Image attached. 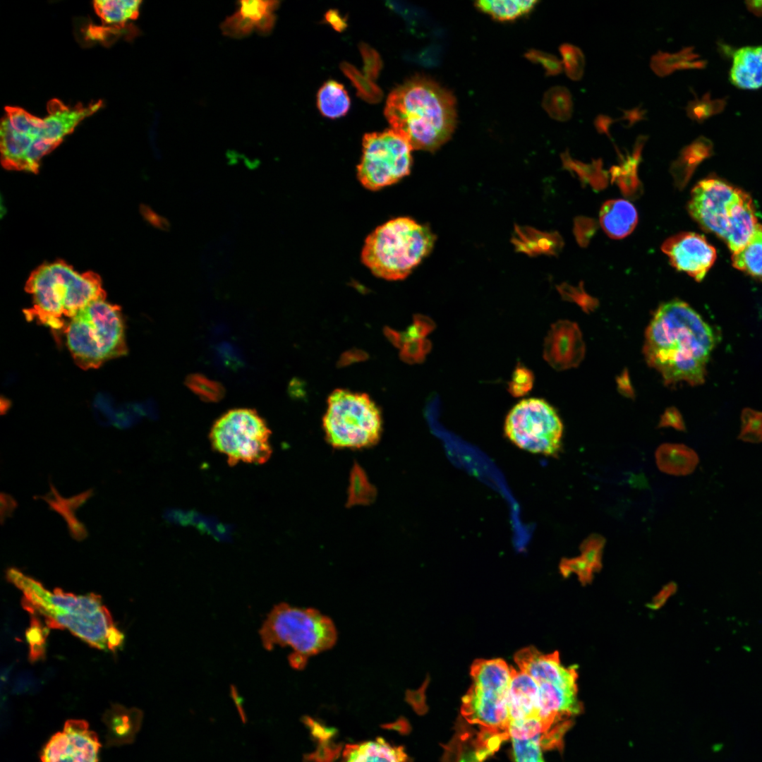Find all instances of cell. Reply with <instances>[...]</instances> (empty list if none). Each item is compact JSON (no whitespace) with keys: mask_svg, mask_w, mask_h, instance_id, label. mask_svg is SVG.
<instances>
[{"mask_svg":"<svg viewBox=\"0 0 762 762\" xmlns=\"http://www.w3.org/2000/svg\"><path fill=\"white\" fill-rule=\"evenodd\" d=\"M186 385L204 401L217 402L225 395V389L222 384L200 373L188 375Z\"/></svg>","mask_w":762,"mask_h":762,"instance_id":"d6a6232c","label":"cell"},{"mask_svg":"<svg viewBox=\"0 0 762 762\" xmlns=\"http://www.w3.org/2000/svg\"><path fill=\"white\" fill-rule=\"evenodd\" d=\"M605 538L598 533H592L581 543V557L591 569L598 572L602 567V555L605 546Z\"/></svg>","mask_w":762,"mask_h":762,"instance_id":"f35d334b","label":"cell"},{"mask_svg":"<svg viewBox=\"0 0 762 762\" xmlns=\"http://www.w3.org/2000/svg\"><path fill=\"white\" fill-rule=\"evenodd\" d=\"M101 744L84 720H67L43 747L40 762H98Z\"/></svg>","mask_w":762,"mask_h":762,"instance_id":"4fadbf2b","label":"cell"},{"mask_svg":"<svg viewBox=\"0 0 762 762\" xmlns=\"http://www.w3.org/2000/svg\"><path fill=\"white\" fill-rule=\"evenodd\" d=\"M461 739L460 742L461 746H459L461 751L457 750V748L454 746L457 751L456 752L458 754L455 757L452 756L454 762H483L487 757L493 754L483 741L480 740L478 734L475 737L474 740H471L472 736L471 735L468 746H465V744H462L461 737Z\"/></svg>","mask_w":762,"mask_h":762,"instance_id":"60d3db41","label":"cell"},{"mask_svg":"<svg viewBox=\"0 0 762 762\" xmlns=\"http://www.w3.org/2000/svg\"><path fill=\"white\" fill-rule=\"evenodd\" d=\"M562 63L567 77L574 81L582 78L585 69V56L582 50L572 44L564 43L559 47Z\"/></svg>","mask_w":762,"mask_h":762,"instance_id":"e575fe53","label":"cell"},{"mask_svg":"<svg viewBox=\"0 0 762 762\" xmlns=\"http://www.w3.org/2000/svg\"><path fill=\"white\" fill-rule=\"evenodd\" d=\"M224 35L233 38H242L250 35L255 28V22L244 16L239 11L227 17L221 24Z\"/></svg>","mask_w":762,"mask_h":762,"instance_id":"b9f144b4","label":"cell"},{"mask_svg":"<svg viewBox=\"0 0 762 762\" xmlns=\"http://www.w3.org/2000/svg\"><path fill=\"white\" fill-rule=\"evenodd\" d=\"M385 116L392 130L404 136L413 150L434 152L454 131L455 99L434 80L416 75L391 92Z\"/></svg>","mask_w":762,"mask_h":762,"instance_id":"7a4b0ae2","label":"cell"},{"mask_svg":"<svg viewBox=\"0 0 762 762\" xmlns=\"http://www.w3.org/2000/svg\"><path fill=\"white\" fill-rule=\"evenodd\" d=\"M238 11L256 24L263 16L273 13L279 6L277 1L248 0L240 1Z\"/></svg>","mask_w":762,"mask_h":762,"instance_id":"f6af8a7d","label":"cell"},{"mask_svg":"<svg viewBox=\"0 0 762 762\" xmlns=\"http://www.w3.org/2000/svg\"><path fill=\"white\" fill-rule=\"evenodd\" d=\"M516 762H544L542 757L540 737L512 738Z\"/></svg>","mask_w":762,"mask_h":762,"instance_id":"74e56055","label":"cell"},{"mask_svg":"<svg viewBox=\"0 0 762 762\" xmlns=\"http://www.w3.org/2000/svg\"><path fill=\"white\" fill-rule=\"evenodd\" d=\"M32 308L25 310L28 320L35 319L54 329L64 330L70 320L92 301L106 298L101 279L92 272L79 273L63 261L35 269L25 285Z\"/></svg>","mask_w":762,"mask_h":762,"instance_id":"3957f363","label":"cell"},{"mask_svg":"<svg viewBox=\"0 0 762 762\" xmlns=\"http://www.w3.org/2000/svg\"><path fill=\"white\" fill-rule=\"evenodd\" d=\"M325 19L327 23L330 24L331 26L338 32L343 31L347 27L346 18L341 16L337 10L331 9L327 11L325 13Z\"/></svg>","mask_w":762,"mask_h":762,"instance_id":"816d5d0a","label":"cell"},{"mask_svg":"<svg viewBox=\"0 0 762 762\" xmlns=\"http://www.w3.org/2000/svg\"><path fill=\"white\" fill-rule=\"evenodd\" d=\"M560 569L564 576H568L573 573L576 574L583 585L593 580L594 571L581 556L563 559L560 563Z\"/></svg>","mask_w":762,"mask_h":762,"instance_id":"bcb514c9","label":"cell"},{"mask_svg":"<svg viewBox=\"0 0 762 762\" xmlns=\"http://www.w3.org/2000/svg\"><path fill=\"white\" fill-rule=\"evenodd\" d=\"M508 690L480 687L472 684L462 698L463 717L469 723L477 725L480 732L507 739L510 725Z\"/></svg>","mask_w":762,"mask_h":762,"instance_id":"7c38bea8","label":"cell"},{"mask_svg":"<svg viewBox=\"0 0 762 762\" xmlns=\"http://www.w3.org/2000/svg\"><path fill=\"white\" fill-rule=\"evenodd\" d=\"M102 105L99 100L85 107L78 104L71 108L57 99H52L47 104L48 115L43 119L42 138L60 144L82 120L96 112Z\"/></svg>","mask_w":762,"mask_h":762,"instance_id":"e0dca14e","label":"cell"},{"mask_svg":"<svg viewBox=\"0 0 762 762\" xmlns=\"http://www.w3.org/2000/svg\"><path fill=\"white\" fill-rule=\"evenodd\" d=\"M504 432L516 446L531 453L555 456L562 447V421L542 399L530 398L516 404L506 417Z\"/></svg>","mask_w":762,"mask_h":762,"instance_id":"30bf717a","label":"cell"},{"mask_svg":"<svg viewBox=\"0 0 762 762\" xmlns=\"http://www.w3.org/2000/svg\"><path fill=\"white\" fill-rule=\"evenodd\" d=\"M263 647H289L290 665L303 669L310 658L332 648L337 640L332 620L313 608L298 607L282 603L269 612L260 629Z\"/></svg>","mask_w":762,"mask_h":762,"instance_id":"8992f818","label":"cell"},{"mask_svg":"<svg viewBox=\"0 0 762 762\" xmlns=\"http://www.w3.org/2000/svg\"><path fill=\"white\" fill-rule=\"evenodd\" d=\"M507 707L510 722L538 718V684L528 674L514 668L508 690Z\"/></svg>","mask_w":762,"mask_h":762,"instance_id":"ac0fdd59","label":"cell"},{"mask_svg":"<svg viewBox=\"0 0 762 762\" xmlns=\"http://www.w3.org/2000/svg\"><path fill=\"white\" fill-rule=\"evenodd\" d=\"M617 121H618V119H613L608 116L599 114L594 120V126L598 133H605L607 136L611 138L610 133V127L614 122Z\"/></svg>","mask_w":762,"mask_h":762,"instance_id":"11a10c76","label":"cell"},{"mask_svg":"<svg viewBox=\"0 0 762 762\" xmlns=\"http://www.w3.org/2000/svg\"><path fill=\"white\" fill-rule=\"evenodd\" d=\"M17 507L16 502L12 497L7 494L1 493V519L3 520L8 516Z\"/></svg>","mask_w":762,"mask_h":762,"instance_id":"9f6ffc18","label":"cell"},{"mask_svg":"<svg viewBox=\"0 0 762 762\" xmlns=\"http://www.w3.org/2000/svg\"><path fill=\"white\" fill-rule=\"evenodd\" d=\"M0 138L1 158L4 167L28 171V155L35 139L16 131L6 114L1 122Z\"/></svg>","mask_w":762,"mask_h":762,"instance_id":"ffe728a7","label":"cell"},{"mask_svg":"<svg viewBox=\"0 0 762 762\" xmlns=\"http://www.w3.org/2000/svg\"><path fill=\"white\" fill-rule=\"evenodd\" d=\"M512 243L516 251L529 255H555L562 246L557 233L542 232L531 227L519 226H515Z\"/></svg>","mask_w":762,"mask_h":762,"instance_id":"cb8c5ba5","label":"cell"},{"mask_svg":"<svg viewBox=\"0 0 762 762\" xmlns=\"http://www.w3.org/2000/svg\"><path fill=\"white\" fill-rule=\"evenodd\" d=\"M638 214L634 206L623 199L610 200L600 210V223L611 238H622L631 234L636 226Z\"/></svg>","mask_w":762,"mask_h":762,"instance_id":"44dd1931","label":"cell"},{"mask_svg":"<svg viewBox=\"0 0 762 762\" xmlns=\"http://www.w3.org/2000/svg\"><path fill=\"white\" fill-rule=\"evenodd\" d=\"M733 266L762 279V225L758 224L747 243L732 254Z\"/></svg>","mask_w":762,"mask_h":762,"instance_id":"4316f807","label":"cell"},{"mask_svg":"<svg viewBox=\"0 0 762 762\" xmlns=\"http://www.w3.org/2000/svg\"><path fill=\"white\" fill-rule=\"evenodd\" d=\"M47 633L48 630L42 624L37 615L31 614L30 625L26 631L30 662H36L44 657Z\"/></svg>","mask_w":762,"mask_h":762,"instance_id":"8d00e7d4","label":"cell"},{"mask_svg":"<svg viewBox=\"0 0 762 762\" xmlns=\"http://www.w3.org/2000/svg\"><path fill=\"white\" fill-rule=\"evenodd\" d=\"M359 49L363 60V72L370 80L377 79L382 68V61L378 52L368 44L361 42Z\"/></svg>","mask_w":762,"mask_h":762,"instance_id":"681fc988","label":"cell"},{"mask_svg":"<svg viewBox=\"0 0 762 762\" xmlns=\"http://www.w3.org/2000/svg\"><path fill=\"white\" fill-rule=\"evenodd\" d=\"M141 3L138 0H97L93 4L103 22L121 24L138 17Z\"/></svg>","mask_w":762,"mask_h":762,"instance_id":"f546056e","label":"cell"},{"mask_svg":"<svg viewBox=\"0 0 762 762\" xmlns=\"http://www.w3.org/2000/svg\"><path fill=\"white\" fill-rule=\"evenodd\" d=\"M105 298L81 309L64 330L71 354L83 370L99 368L127 353L121 309Z\"/></svg>","mask_w":762,"mask_h":762,"instance_id":"52a82bcc","label":"cell"},{"mask_svg":"<svg viewBox=\"0 0 762 762\" xmlns=\"http://www.w3.org/2000/svg\"><path fill=\"white\" fill-rule=\"evenodd\" d=\"M435 236L430 227L407 217L391 219L377 227L365 241L361 260L373 274L387 280H401L432 250Z\"/></svg>","mask_w":762,"mask_h":762,"instance_id":"5b68a950","label":"cell"},{"mask_svg":"<svg viewBox=\"0 0 762 762\" xmlns=\"http://www.w3.org/2000/svg\"><path fill=\"white\" fill-rule=\"evenodd\" d=\"M660 426H672L675 429L684 430L685 429L682 418L679 413L671 409L667 411L661 418Z\"/></svg>","mask_w":762,"mask_h":762,"instance_id":"f907efd6","label":"cell"},{"mask_svg":"<svg viewBox=\"0 0 762 762\" xmlns=\"http://www.w3.org/2000/svg\"><path fill=\"white\" fill-rule=\"evenodd\" d=\"M119 706L116 707V710L112 708L111 714L114 717L111 723V732L115 736L122 738H125L129 734L133 736L135 732L139 729L142 715L140 710H136L132 718L131 716L132 711L126 710Z\"/></svg>","mask_w":762,"mask_h":762,"instance_id":"d590c367","label":"cell"},{"mask_svg":"<svg viewBox=\"0 0 762 762\" xmlns=\"http://www.w3.org/2000/svg\"><path fill=\"white\" fill-rule=\"evenodd\" d=\"M350 104L344 87L335 80L327 81L318 90L317 105L325 117L337 119L344 116L349 110Z\"/></svg>","mask_w":762,"mask_h":762,"instance_id":"484cf974","label":"cell"},{"mask_svg":"<svg viewBox=\"0 0 762 762\" xmlns=\"http://www.w3.org/2000/svg\"><path fill=\"white\" fill-rule=\"evenodd\" d=\"M340 68L351 81L357 90V95L364 101L375 104L380 102L383 94L382 90L364 73L347 62H342Z\"/></svg>","mask_w":762,"mask_h":762,"instance_id":"1f68e13d","label":"cell"},{"mask_svg":"<svg viewBox=\"0 0 762 762\" xmlns=\"http://www.w3.org/2000/svg\"><path fill=\"white\" fill-rule=\"evenodd\" d=\"M435 327V322L430 318L420 314L414 315L413 324L405 332H401V346L406 340L425 338Z\"/></svg>","mask_w":762,"mask_h":762,"instance_id":"c3c4849f","label":"cell"},{"mask_svg":"<svg viewBox=\"0 0 762 762\" xmlns=\"http://www.w3.org/2000/svg\"><path fill=\"white\" fill-rule=\"evenodd\" d=\"M276 21V16L273 13H269L263 16L256 24L255 29L261 35L270 33Z\"/></svg>","mask_w":762,"mask_h":762,"instance_id":"db71d44e","label":"cell"},{"mask_svg":"<svg viewBox=\"0 0 762 762\" xmlns=\"http://www.w3.org/2000/svg\"><path fill=\"white\" fill-rule=\"evenodd\" d=\"M271 431L254 409H231L213 424L210 441L214 451L224 454L234 466L240 462L262 464L271 456Z\"/></svg>","mask_w":762,"mask_h":762,"instance_id":"9c48e42d","label":"cell"},{"mask_svg":"<svg viewBox=\"0 0 762 762\" xmlns=\"http://www.w3.org/2000/svg\"><path fill=\"white\" fill-rule=\"evenodd\" d=\"M698 55L693 53L692 47H685L676 53L658 51L650 60V67L659 77H665L677 70L696 68L694 60Z\"/></svg>","mask_w":762,"mask_h":762,"instance_id":"83f0119b","label":"cell"},{"mask_svg":"<svg viewBox=\"0 0 762 762\" xmlns=\"http://www.w3.org/2000/svg\"><path fill=\"white\" fill-rule=\"evenodd\" d=\"M655 456L658 468L674 476L691 473L699 462L696 452L682 444H663L656 449Z\"/></svg>","mask_w":762,"mask_h":762,"instance_id":"603a6c76","label":"cell"},{"mask_svg":"<svg viewBox=\"0 0 762 762\" xmlns=\"http://www.w3.org/2000/svg\"><path fill=\"white\" fill-rule=\"evenodd\" d=\"M519 670L528 674L537 683L550 682L560 687L577 689V672L575 667H564L557 651L543 654L529 646L514 655Z\"/></svg>","mask_w":762,"mask_h":762,"instance_id":"2e32d148","label":"cell"},{"mask_svg":"<svg viewBox=\"0 0 762 762\" xmlns=\"http://www.w3.org/2000/svg\"><path fill=\"white\" fill-rule=\"evenodd\" d=\"M431 347V342L425 338L406 340L400 348L401 359L411 364L422 363Z\"/></svg>","mask_w":762,"mask_h":762,"instance_id":"7bdbcfd3","label":"cell"},{"mask_svg":"<svg viewBox=\"0 0 762 762\" xmlns=\"http://www.w3.org/2000/svg\"><path fill=\"white\" fill-rule=\"evenodd\" d=\"M513 667L502 659H479L471 667L473 684L498 690H508Z\"/></svg>","mask_w":762,"mask_h":762,"instance_id":"d4e9b609","label":"cell"},{"mask_svg":"<svg viewBox=\"0 0 762 762\" xmlns=\"http://www.w3.org/2000/svg\"><path fill=\"white\" fill-rule=\"evenodd\" d=\"M525 57L531 62L542 65L548 76L556 75L562 71V61L551 54L531 49L525 54Z\"/></svg>","mask_w":762,"mask_h":762,"instance_id":"7dc6e473","label":"cell"},{"mask_svg":"<svg viewBox=\"0 0 762 762\" xmlns=\"http://www.w3.org/2000/svg\"><path fill=\"white\" fill-rule=\"evenodd\" d=\"M402 746L390 744L382 737L346 745L341 762H408Z\"/></svg>","mask_w":762,"mask_h":762,"instance_id":"d6986e66","label":"cell"},{"mask_svg":"<svg viewBox=\"0 0 762 762\" xmlns=\"http://www.w3.org/2000/svg\"><path fill=\"white\" fill-rule=\"evenodd\" d=\"M533 382L534 375L531 370L519 364L514 369L508 383V391L514 397H522L531 390Z\"/></svg>","mask_w":762,"mask_h":762,"instance_id":"ee69618b","label":"cell"},{"mask_svg":"<svg viewBox=\"0 0 762 762\" xmlns=\"http://www.w3.org/2000/svg\"><path fill=\"white\" fill-rule=\"evenodd\" d=\"M622 111L624 113L623 116L618 119V120L627 121V127H631L635 123L645 119L646 111L641 109V107H635L630 110L622 109Z\"/></svg>","mask_w":762,"mask_h":762,"instance_id":"f5cc1de1","label":"cell"},{"mask_svg":"<svg viewBox=\"0 0 762 762\" xmlns=\"http://www.w3.org/2000/svg\"><path fill=\"white\" fill-rule=\"evenodd\" d=\"M231 694L237 707V710L238 711L241 720L243 721V722L245 723L246 722V716L243 707V700L239 696L236 689L234 686H232L231 688Z\"/></svg>","mask_w":762,"mask_h":762,"instance_id":"6f0895ef","label":"cell"},{"mask_svg":"<svg viewBox=\"0 0 762 762\" xmlns=\"http://www.w3.org/2000/svg\"><path fill=\"white\" fill-rule=\"evenodd\" d=\"M688 211L702 228L722 238L732 254L747 243L758 224L751 197L715 179L695 186Z\"/></svg>","mask_w":762,"mask_h":762,"instance_id":"277c9868","label":"cell"},{"mask_svg":"<svg viewBox=\"0 0 762 762\" xmlns=\"http://www.w3.org/2000/svg\"><path fill=\"white\" fill-rule=\"evenodd\" d=\"M322 427L326 440L333 447L367 448L380 439L381 412L368 395L336 389L328 397Z\"/></svg>","mask_w":762,"mask_h":762,"instance_id":"ba28073f","label":"cell"},{"mask_svg":"<svg viewBox=\"0 0 762 762\" xmlns=\"http://www.w3.org/2000/svg\"><path fill=\"white\" fill-rule=\"evenodd\" d=\"M661 250L674 267L698 282L703 279L716 259L714 247L703 236L694 232H680L667 238Z\"/></svg>","mask_w":762,"mask_h":762,"instance_id":"5bb4252c","label":"cell"},{"mask_svg":"<svg viewBox=\"0 0 762 762\" xmlns=\"http://www.w3.org/2000/svg\"><path fill=\"white\" fill-rule=\"evenodd\" d=\"M717 341L713 329L687 303L672 300L655 311L646 331L643 353L666 384L703 382Z\"/></svg>","mask_w":762,"mask_h":762,"instance_id":"6da1fadb","label":"cell"},{"mask_svg":"<svg viewBox=\"0 0 762 762\" xmlns=\"http://www.w3.org/2000/svg\"><path fill=\"white\" fill-rule=\"evenodd\" d=\"M413 150L409 141L392 129L365 134L357 166L359 181L370 190L397 183L411 171Z\"/></svg>","mask_w":762,"mask_h":762,"instance_id":"8fae6325","label":"cell"},{"mask_svg":"<svg viewBox=\"0 0 762 762\" xmlns=\"http://www.w3.org/2000/svg\"><path fill=\"white\" fill-rule=\"evenodd\" d=\"M730 79L742 89L754 90L762 86V46L743 47L735 52Z\"/></svg>","mask_w":762,"mask_h":762,"instance_id":"7402d4cb","label":"cell"},{"mask_svg":"<svg viewBox=\"0 0 762 762\" xmlns=\"http://www.w3.org/2000/svg\"><path fill=\"white\" fill-rule=\"evenodd\" d=\"M537 3L533 0H483L475 2V6L496 20L507 21L526 15Z\"/></svg>","mask_w":762,"mask_h":762,"instance_id":"f1b7e54d","label":"cell"},{"mask_svg":"<svg viewBox=\"0 0 762 762\" xmlns=\"http://www.w3.org/2000/svg\"><path fill=\"white\" fill-rule=\"evenodd\" d=\"M739 438L751 443L762 442V412L751 409L743 411Z\"/></svg>","mask_w":762,"mask_h":762,"instance_id":"ab89813d","label":"cell"},{"mask_svg":"<svg viewBox=\"0 0 762 762\" xmlns=\"http://www.w3.org/2000/svg\"><path fill=\"white\" fill-rule=\"evenodd\" d=\"M5 111V114L16 131L35 139L42 138L44 128L43 119L33 116L20 107H6Z\"/></svg>","mask_w":762,"mask_h":762,"instance_id":"836d02e7","label":"cell"},{"mask_svg":"<svg viewBox=\"0 0 762 762\" xmlns=\"http://www.w3.org/2000/svg\"><path fill=\"white\" fill-rule=\"evenodd\" d=\"M542 106L548 114L559 121H568L573 113V101L570 91L564 86L557 85L544 94Z\"/></svg>","mask_w":762,"mask_h":762,"instance_id":"4dcf8cb0","label":"cell"},{"mask_svg":"<svg viewBox=\"0 0 762 762\" xmlns=\"http://www.w3.org/2000/svg\"><path fill=\"white\" fill-rule=\"evenodd\" d=\"M585 353L581 332L574 322L560 320L554 323L544 341L543 357L557 370L576 367Z\"/></svg>","mask_w":762,"mask_h":762,"instance_id":"9a60e30c","label":"cell"}]
</instances>
